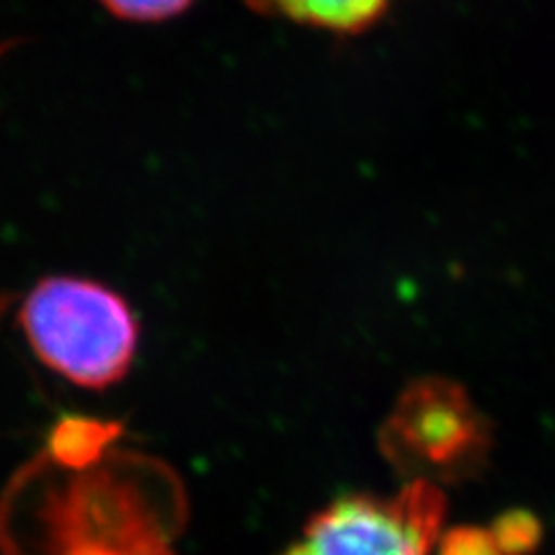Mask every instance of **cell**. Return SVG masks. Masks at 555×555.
Returning a JSON list of instances; mask_svg holds the SVG:
<instances>
[{"label":"cell","instance_id":"cell-9","mask_svg":"<svg viewBox=\"0 0 555 555\" xmlns=\"http://www.w3.org/2000/svg\"><path fill=\"white\" fill-rule=\"evenodd\" d=\"M67 424H79V422H67ZM86 424H95V422H86ZM63 426V424H61ZM98 426H104V428H112L109 424H98ZM112 430H116V428H112Z\"/></svg>","mask_w":555,"mask_h":555},{"label":"cell","instance_id":"cell-4","mask_svg":"<svg viewBox=\"0 0 555 555\" xmlns=\"http://www.w3.org/2000/svg\"><path fill=\"white\" fill-rule=\"evenodd\" d=\"M444 518L436 483L412 481L391 500L345 498L310 520L285 555H428Z\"/></svg>","mask_w":555,"mask_h":555},{"label":"cell","instance_id":"cell-1","mask_svg":"<svg viewBox=\"0 0 555 555\" xmlns=\"http://www.w3.org/2000/svg\"><path fill=\"white\" fill-rule=\"evenodd\" d=\"M107 447L54 451L75 475L42 498V555H169L167 524L149 486L130 463L104 456Z\"/></svg>","mask_w":555,"mask_h":555},{"label":"cell","instance_id":"cell-8","mask_svg":"<svg viewBox=\"0 0 555 555\" xmlns=\"http://www.w3.org/2000/svg\"><path fill=\"white\" fill-rule=\"evenodd\" d=\"M440 555H505L491 530L454 528L442 534Z\"/></svg>","mask_w":555,"mask_h":555},{"label":"cell","instance_id":"cell-6","mask_svg":"<svg viewBox=\"0 0 555 555\" xmlns=\"http://www.w3.org/2000/svg\"><path fill=\"white\" fill-rule=\"evenodd\" d=\"M195 0H100V5L120 22L163 24L185 14Z\"/></svg>","mask_w":555,"mask_h":555},{"label":"cell","instance_id":"cell-3","mask_svg":"<svg viewBox=\"0 0 555 555\" xmlns=\"http://www.w3.org/2000/svg\"><path fill=\"white\" fill-rule=\"evenodd\" d=\"M379 444L398 473L433 483L479 470L491 447V433L463 387L428 377L414 382L398 398Z\"/></svg>","mask_w":555,"mask_h":555},{"label":"cell","instance_id":"cell-2","mask_svg":"<svg viewBox=\"0 0 555 555\" xmlns=\"http://www.w3.org/2000/svg\"><path fill=\"white\" fill-rule=\"evenodd\" d=\"M24 336L47 369L81 389L102 391L134 361L139 326L128 301L83 278H47L20 310Z\"/></svg>","mask_w":555,"mask_h":555},{"label":"cell","instance_id":"cell-7","mask_svg":"<svg viewBox=\"0 0 555 555\" xmlns=\"http://www.w3.org/2000/svg\"><path fill=\"white\" fill-rule=\"evenodd\" d=\"M491 532L505 555H530L542 537L540 520L520 509L502 514Z\"/></svg>","mask_w":555,"mask_h":555},{"label":"cell","instance_id":"cell-5","mask_svg":"<svg viewBox=\"0 0 555 555\" xmlns=\"http://www.w3.org/2000/svg\"><path fill=\"white\" fill-rule=\"evenodd\" d=\"M243 5L269 20L352 38L373 30L396 0H243Z\"/></svg>","mask_w":555,"mask_h":555}]
</instances>
